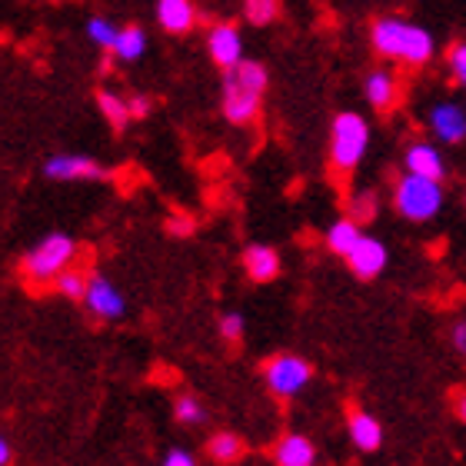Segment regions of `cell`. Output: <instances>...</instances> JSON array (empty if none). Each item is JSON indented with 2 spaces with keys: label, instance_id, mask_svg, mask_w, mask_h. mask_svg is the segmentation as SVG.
<instances>
[{
  "label": "cell",
  "instance_id": "obj_1",
  "mask_svg": "<svg viewBox=\"0 0 466 466\" xmlns=\"http://www.w3.org/2000/svg\"><path fill=\"white\" fill-rule=\"evenodd\" d=\"M370 44L383 60H393L400 67H427L437 54V40L427 27H420L407 17H377L370 27Z\"/></svg>",
  "mask_w": 466,
  "mask_h": 466
},
{
  "label": "cell",
  "instance_id": "obj_2",
  "mask_svg": "<svg viewBox=\"0 0 466 466\" xmlns=\"http://www.w3.org/2000/svg\"><path fill=\"white\" fill-rule=\"evenodd\" d=\"M270 87V74L260 60H243L240 67L224 74V90H220V107L230 124H250L260 114L263 94Z\"/></svg>",
  "mask_w": 466,
  "mask_h": 466
},
{
  "label": "cell",
  "instance_id": "obj_3",
  "mask_svg": "<svg viewBox=\"0 0 466 466\" xmlns=\"http://www.w3.org/2000/svg\"><path fill=\"white\" fill-rule=\"evenodd\" d=\"M74 257H77V243L70 240L67 233H50V237H44L34 250L24 253L20 273H24V280L37 290L44 283L57 280L67 267H74Z\"/></svg>",
  "mask_w": 466,
  "mask_h": 466
},
{
  "label": "cell",
  "instance_id": "obj_4",
  "mask_svg": "<svg viewBox=\"0 0 466 466\" xmlns=\"http://www.w3.org/2000/svg\"><path fill=\"white\" fill-rule=\"evenodd\" d=\"M370 147V124L357 110H340L330 124V167L340 177L353 174Z\"/></svg>",
  "mask_w": 466,
  "mask_h": 466
},
{
  "label": "cell",
  "instance_id": "obj_5",
  "mask_svg": "<svg viewBox=\"0 0 466 466\" xmlns=\"http://www.w3.org/2000/svg\"><path fill=\"white\" fill-rule=\"evenodd\" d=\"M393 207L400 210V217H407L413 224H427L440 214L443 207V180L420 174H403L393 187Z\"/></svg>",
  "mask_w": 466,
  "mask_h": 466
},
{
  "label": "cell",
  "instance_id": "obj_6",
  "mask_svg": "<svg viewBox=\"0 0 466 466\" xmlns=\"http://www.w3.org/2000/svg\"><path fill=\"white\" fill-rule=\"evenodd\" d=\"M207 54H210V60H214L217 67L224 70H233L240 67L243 60V34L237 24H230V20H217L214 27L207 30Z\"/></svg>",
  "mask_w": 466,
  "mask_h": 466
},
{
  "label": "cell",
  "instance_id": "obj_7",
  "mask_svg": "<svg viewBox=\"0 0 466 466\" xmlns=\"http://www.w3.org/2000/svg\"><path fill=\"white\" fill-rule=\"evenodd\" d=\"M307 380H310V363L300 357H287L283 353V357H273L267 363V383H270L277 397H293Z\"/></svg>",
  "mask_w": 466,
  "mask_h": 466
},
{
  "label": "cell",
  "instance_id": "obj_8",
  "mask_svg": "<svg viewBox=\"0 0 466 466\" xmlns=\"http://www.w3.org/2000/svg\"><path fill=\"white\" fill-rule=\"evenodd\" d=\"M44 174L50 180H104L107 170L94 160V157L84 154H54L44 164Z\"/></svg>",
  "mask_w": 466,
  "mask_h": 466
},
{
  "label": "cell",
  "instance_id": "obj_9",
  "mask_svg": "<svg viewBox=\"0 0 466 466\" xmlns=\"http://www.w3.org/2000/svg\"><path fill=\"white\" fill-rule=\"evenodd\" d=\"M390 260V253L387 247L377 240V237H360V243L350 250L347 263H350V270H353V277H360V280H373L377 273H383V267H387Z\"/></svg>",
  "mask_w": 466,
  "mask_h": 466
},
{
  "label": "cell",
  "instance_id": "obj_10",
  "mask_svg": "<svg viewBox=\"0 0 466 466\" xmlns=\"http://www.w3.org/2000/svg\"><path fill=\"white\" fill-rule=\"evenodd\" d=\"M363 97H367V104L373 110H380V114H390V110L400 104L397 74H393V70H387V67L370 70L367 80H363Z\"/></svg>",
  "mask_w": 466,
  "mask_h": 466
},
{
  "label": "cell",
  "instance_id": "obj_11",
  "mask_svg": "<svg viewBox=\"0 0 466 466\" xmlns=\"http://www.w3.org/2000/svg\"><path fill=\"white\" fill-rule=\"evenodd\" d=\"M430 130L443 144H463L466 140V110L453 100H443L430 110Z\"/></svg>",
  "mask_w": 466,
  "mask_h": 466
},
{
  "label": "cell",
  "instance_id": "obj_12",
  "mask_svg": "<svg viewBox=\"0 0 466 466\" xmlns=\"http://www.w3.org/2000/svg\"><path fill=\"white\" fill-rule=\"evenodd\" d=\"M84 303H87L97 317H104V320H116V317L124 313V297H120V290H116L107 277H97V273L90 277L87 293H84Z\"/></svg>",
  "mask_w": 466,
  "mask_h": 466
},
{
  "label": "cell",
  "instance_id": "obj_13",
  "mask_svg": "<svg viewBox=\"0 0 466 466\" xmlns=\"http://www.w3.org/2000/svg\"><path fill=\"white\" fill-rule=\"evenodd\" d=\"M403 167H407L410 174L433 177V180H443V177H447V160H443V154L437 150V144H427V140H417V144L407 147Z\"/></svg>",
  "mask_w": 466,
  "mask_h": 466
},
{
  "label": "cell",
  "instance_id": "obj_14",
  "mask_svg": "<svg viewBox=\"0 0 466 466\" xmlns=\"http://www.w3.org/2000/svg\"><path fill=\"white\" fill-rule=\"evenodd\" d=\"M157 24L167 34L184 37L197 27V7L194 0H157Z\"/></svg>",
  "mask_w": 466,
  "mask_h": 466
},
{
  "label": "cell",
  "instance_id": "obj_15",
  "mask_svg": "<svg viewBox=\"0 0 466 466\" xmlns=\"http://www.w3.org/2000/svg\"><path fill=\"white\" fill-rule=\"evenodd\" d=\"M243 270L253 283H270L280 277V253L267 243H253L243 250Z\"/></svg>",
  "mask_w": 466,
  "mask_h": 466
},
{
  "label": "cell",
  "instance_id": "obj_16",
  "mask_svg": "<svg viewBox=\"0 0 466 466\" xmlns=\"http://www.w3.org/2000/svg\"><path fill=\"white\" fill-rule=\"evenodd\" d=\"M97 110L104 114V120L114 127L116 134L134 120V116H130V100L120 97L116 90H97Z\"/></svg>",
  "mask_w": 466,
  "mask_h": 466
},
{
  "label": "cell",
  "instance_id": "obj_17",
  "mask_svg": "<svg viewBox=\"0 0 466 466\" xmlns=\"http://www.w3.org/2000/svg\"><path fill=\"white\" fill-rule=\"evenodd\" d=\"M273 460H277V466H313L317 453H313V443L307 437H287L280 440Z\"/></svg>",
  "mask_w": 466,
  "mask_h": 466
},
{
  "label": "cell",
  "instance_id": "obj_18",
  "mask_svg": "<svg viewBox=\"0 0 466 466\" xmlns=\"http://www.w3.org/2000/svg\"><path fill=\"white\" fill-rule=\"evenodd\" d=\"M360 237H363V230H360L357 220H353V217H343V220H337V224L327 230V247H330V253L350 257V250L360 243Z\"/></svg>",
  "mask_w": 466,
  "mask_h": 466
},
{
  "label": "cell",
  "instance_id": "obj_19",
  "mask_svg": "<svg viewBox=\"0 0 466 466\" xmlns=\"http://www.w3.org/2000/svg\"><path fill=\"white\" fill-rule=\"evenodd\" d=\"M350 437H353V443L360 450H377L380 440H383V430L370 413H353L350 417Z\"/></svg>",
  "mask_w": 466,
  "mask_h": 466
},
{
  "label": "cell",
  "instance_id": "obj_20",
  "mask_svg": "<svg viewBox=\"0 0 466 466\" xmlns=\"http://www.w3.org/2000/svg\"><path fill=\"white\" fill-rule=\"evenodd\" d=\"M207 453L214 463H237L243 457V440L233 437V433H214L207 443Z\"/></svg>",
  "mask_w": 466,
  "mask_h": 466
},
{
  "label": "cell",
  "instance_id": "obj_21",
  "mask_svg": "<svg viewBox=\"0 0 466 466\" xmlns=\"http://www.w3.org/2000/svg\"><path fill=\"white\" fill-rule=\"evenodd\" d=\"M144 50H147V34L144 27H124L120 30V40H116V50H114V57L120 60H140L144 57Z\"/></svg>",
  "mask_w": 466,
  "mask_h": 466
},
{
  "label": "cell",
  "instance_id": "obj_22",
  "mask_svg": "<svg viewBox=\"0 0 466 466\" xmlns=\"http://www.w3.org/2000/svg\"><path fill=\"white\" fill-rule=\"evenodd\" d=\"M280 17V0H243V20L253 27H267Z\"/></svg>",
  "mask_w": 466,
  "mask_h": 466
},
{
  "label": "cell",
  "instance_id": "obj_23",
  "mask_svg": "<svg viewBox=\"0 0 466 466\" xmlns=\"http://www.w3.org/2000/svg\"><path fill=\"white\" fill-rule=\"evenodd\" d=\"M120 30L116 24H110L107 17H90L87 20V37L97 44L100 50H107V54H114L116 50V40H120Z\"/></svg>",
  "mask_w": 466,
  "mask_h": 466
},
{
  "label": "cell",
  "instance_id": "obj_24",
  "mask_svg": "<svg viewBox=\"0 0 466 466\" xmlns=\"http://www.w3.org/2000/svg\"><path fill=\"white\" fill-rule=\"evenodd\" d=\"M87 283H90V277L80 270V267H67V270H64L57 280H54V287H57V293L70 297V300H84V293H87Z\"/></svg>",
  "mask_w": 466,
  "mask_h": 466
},
{
  "label": "cell",
  "instance_id": "obj_25",
  "mask_svg": "<svg viewBox=\"0 0 466 466\" xmlns=\"http://www.w3.org/2000/svg\"><path fill=\"white\" fill-rule=\"evenodd\" d=\"M350 217L357 220V224H367L377 217V194L373 190H360L357 197H350Z\"/></svg>",
  "mask_w": 466,
  "mask_h": 466
},
{
  "label": "cell",
  "instance_id": "obj_26",
  "mask_svg": "<svg viewBox=\"0 0 466 466\" xmlns=\"http://www.w3.org/2000/svg\"><path fill=\"white\" fill-rule=\"evenodd\" d=\"M447 67L460 87H466V40H457V44L447 50Z\"/></svg>",
  "mask_w": 466,
  "mask_h": 466
},
{
  "label": "cell",
  "instance_id": "obj_27",
  "mask_svg": "<svg viewBox=\"0 0 466 466\" xmlns=\"http://www.w3.org/2000/svg\"><path fill=\"white\" fill-rule=\"evenodd\" d=\"M174 413H177V420H180V423H200V420H204V407H200L194 397H180V400H177Z\"/></svg>",
  "mask_w": 466,
  "mask_h": 466
},
{
  "label": "cell",
  "instance_id": "obj_28",
  "mask_svg": "<svg viewBox=\"0 0 466 466\" xmlns=\"http://www.w3.org/2000/svg\"><path fill=\"white\" fill-rule=\"evenodd\" d=\"M220 337H224V340H240L243 337L240 313H224V320H220Z\"/></svg>",
  "mask_w": 466,
  "mask_h": 466
},
{
  "label": "cell",
  "instance_id": "obj_29",
  "mask_svg": "<svg viewBox=\"0 0 466 466\" xmlns=\"http://www.w3.org/2000/svg\"><path fill=\"white\" fill-rule=\"evenodd\" d=\"M130 100V116L134 120H144V116H150V110H154V100L147 97V94H134V97H127Z\"/></svg>",
  "mask_w": 466,
  "mask_h": 466
},
{
  "label": "cell",
  "instance_id": "obj_30",
  "mask_svg": "<svg viewBox=\"0 0 466 466\" xmlns=\"http://www.w3.org/2000/svg\"><path fill=\"white\" fill-rule=\"evenodd\" d=\"M167 230L174 233V237H187V233H194V220H190V217H184V214H177V217H170V220H167Z\"/></svg>",
  "mask_w": 466,
  "mask_h": 466
},
{
  "label": "cell",
  "instance_id": "obj_31",
  "mask_svg": "<svg viewBox=\"0 0 466 466\" xmlns=\"http://www.w3.org/2000/svg\"><path fill=\"white\" fill-rule=\"evenodd\" d=\"M164 466H194V457L184 453V450H174V453L164 460Z\"/></svg>",
  "mask_w": 466,
  "mask_h": 466
},
{
  "label": "cell",
  "instance_id": "obj_32",
  "mask_svg": "<svg viewBox=\"0 0 466 466\" xmlns=\"http://www.w3.org/2000/svg\"><path fill=\"white\" fill-rule=\"evenodd\" d=\"M453 343H457L460 353H466V320L457 323V330H453Z\"/></svg>",
  "mask_w": 466,
  "mask_h": 466
},
{
  "label": "cell",
  "instance_id": "obj_33",
  "mask_svg": "<svg viewBox=\"0 0 466 466\" xmlns=\"http://www.w3.org/2000/svg\"><path fill=\"white\" fill-rule=\"evenodd\" d=\"M0 463H4V466L10 463V443H7V440H0Z\"/></svg>",
  "mask_w": 466,
  "mask_h": 466
},
{
  "label": "cell",
  "instance_id": "obj_34",
  "mask_svg": "<svg viewBox=\"0 0 466 466\" xmlns=\"http://www.w3.org/2000/svg\"><path fill=\"white\" fill-rule=\"evenodd\" d=\"M457 413H460V420H463V423H466V397L457 403Z\"/></svg>",
  "mask_w": 466,
  "mask_h": 466
}]
</instances>
